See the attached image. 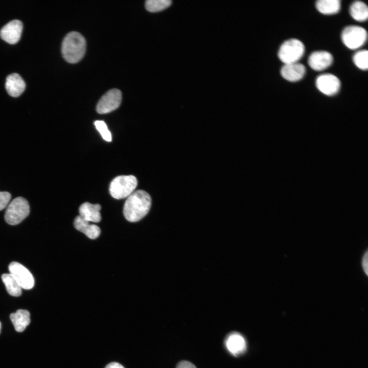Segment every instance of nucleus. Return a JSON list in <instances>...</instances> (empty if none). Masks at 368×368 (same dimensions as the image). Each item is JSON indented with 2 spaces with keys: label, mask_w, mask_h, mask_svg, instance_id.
Masks as SVG:
<instances>
[{
  "label": "nucleus",
  "mask_w": 368,
  "mask_h": 368,
  "mask_svg": "<svg viewBox=\"0 0 368 368\" xmlns=\"http://www.w3.org/2000/svg\"><path fill=\"white\" fill-rule=\"evenodd\" d=\"M29 213L28 201L22 197H18L8 205L5 214V220L10 225H16L25 219Z\"/></svg>",
  "instance_id": "39448f33"
},
{
  "label": "nucleus",
  "mask_w": 368,
  "mask_h": 368,
  "mask_svg": "<svg viewBox=\"0 0 368 368\" xmlns=\"http://www.w3.org/2000/svg\"><path fill=\"white\" fill-rule=\"evenodd\" d=\"M11 198V194L8 192H0V211L5 209L8 204Z\"/></svg>",
  "instance_id": "b1692460"
},
{
  "label": "nucleus",
  "mask_w": 368,
  "mask_h": 368,
  "mask_svg": "<svg viewBox=\"0 0 368 368\" xmlns=\"http://www.w3.org/2000/svg\"><path fill=\"white\" fill-rule=\"evenodd\" d=\"M105 368H124V367L118 362H113L108 364Z\"/></svg>",
  "instance_id": "bb28decb"
},
{
  "label": "nucleus",
  "mask_w": 368,
  "mask_h": 368,
  "mask_svg": "<svg viewBox=\"0 0 368 368\" xmlns=\"http://www.w3.org/2000/svg\"><path fill=\"white\" fill-rule=\"evenodd\" d=\"M176 368H196V367L189 361H182L178 363Z\"/></svg>",
  "instance_id": "a878e982"
},
{
  "label": "nucleus",
  "mask_w": 368,
  "mask_h": 368,
  "mask_svg": "<svg viewBox=\"0 0 368 368\" xmlns=\"http://www.w3.org/2000/svg\"><path fill=\"white\" fill-rule=\"evenodd\" d=\"M306 73L304 65L295 62L285 64L281 70V76L286 80L296 82L302 79Z\"/></svg>",
  "instance_id": "f8f14e48"
},
{
  "label": "nucleus",
  "mask_w": 368,
  "mask_h": 368,
  "mask_svg": "<svg viewBox=\"0 0 368 368\" xmlns=\"http://www.w3.org/2000/svg\"><path fill=\"white\" fill-rule=\"evenodd\" d=\"M10 273L17 282L21 288L29 290L34 285V279L30 271L17 262H11L8 267Z\"/></svg>",
  "instance_id": "6e6552de"
},
{
  "label": "nucleus",
  "mask_w": 368,
  "mask_h": 368,
  "mask_svg": "<svg viewBox=\"0 0 368 368\" xmlns=\"http://www.w3.org/2000/svg\"><path fill=\"white\" fill-rule=\"evenodd\" d=\"M121 101V91L116 88L110 89L99 101L96 106L97 112L100 114L109 113L119 107Z\"/></svg>",
  "instance_id": "0eeeda50"
},
{
  "label": "nucleus",
  "mask_w": 368,
  "mask_h": 368,
  "mask_svg": "<svg viewBox=\"0 0 368 368\" xmlns=\"http://www.w3.org/2000/svg\"><path fill=\"white\" fill-rule=\"evenodd\" d=\"M30 314L27 310L19 309L10 315V318L14 325L15 330L18 332H22L30 323Z\"/></svg>",
  "instance_id": "f3484780"
},
{
  "label": "nucleus",
  "mask_w": 368,
  "mask_h": 368,
  "mask_svg": "<svg viewBox=\"0 0 368 368\" xmlns=\"http://www.w3.org/2000/svg\"><path fill=\"white\" fill-rule=\"evenodd\" d=\"M89 222L79 215L75 218L74 225L77 230L85 234L90 239H96L100 234V229L97 225L89 224Z\"/></svg>",
  "instance_id": "2eb2a0df"
},
{
  "label": "nucleus",
  "mask_w": 368,
  "mask_h": 368,
  "mask_svg": "<svg viewBox=\"0 0 368 368\" xmlns=\"http://www.w3.org/2000/svg\"><path fill=\"white\" fill-rule=\"evenodd\" d=\"M137 185L136 178L133 175H120L111 182L109 192L112 197L121 199L128 197L132 193Z\"/></svg>",
  "instance_id": "7ed1b4c3"
},
{
  "label": "nucleus",
  "mask_w": 368,
  "mask_h": 368,
  "mask_svg": "<svg viewBox=\"0 0 368 368\" xmlns=\"http://www.w3.org/2000/svg\"><path fill=\"white\" fill-rule=\"evenodd\" d=\"M171 3V0H147L145 2V8L151 12H158L168 7Z\"/></svg>",
  "instance_id": "412c9836"
},
{
  "label": "nucleus",
  "mask_w": 368,
  "mask_h": 368,
  "mask_svg": "<svg viewBox=\"0 0 368 368\" xmlns=\"http://www.w3.org/2000/svg\"><path fill=\"white\" fill-rule=\"evenodd\" d=\"M225 343L228 350L235 356L242 354L246 350V342L244 338L237 333L229 335L226 339Z\"/></svg>",
  "instance_id": "dca6fc26"
},
{
  "label": "nucleus",
  "mask_w": 368,
  "mask_h": 368,
  "mask_svg": "<svg viewBox=\"0 0 368 368\" xmlns=\"http://www.w3.org/2000/svg\"><path fill=\"white\" fill-rule=\"evenodd\" d=\"M333 61V57L330 53L326 51H317L310 55L308 63L313 70L321 71L329 67Z\"/></svg>",
  "instance_id": "9b49d317"
},
{
  "label": "nucleus",
  "mask_w": 368,
  "mask_h": 368,
  "mask_svg": "<svg viewBox=\"0 0 368 368\" xmlns=\"http://www.w3.org/2000/svg\"><path fill=\"white\" fill-rule=\"evenodd\" d=\"M1 323L0 322V333H1Z\"/></svg>",
  "instance_id": "cd10ccee"
},
{
  "label": "nucleus",
  "mask_w": 368,
  "mask_h": 368,
  "mask_svg": "<svg viewBox=\"0 0 368 368\" xmlns=\"http://www.w3.org/2000/svg\"><path fill=\"white\" fill-rule=\"evenodd\" d=\"M85 51V39L79 32H71L63 39L61 52L63 57L67 62H78L83 57Z\"/></svg>",
  "instance_id": "f03ea898"
},
{
  "label": "nucleus",
  "mask_w": 368,
  "mask_h": 368,
  "mask_svg": "<svg viewBox=\"0 0 368 368\" xmlns=\"http://www.w3.org/2000/svg\"><path fill=\"white\" fill-rule=\"evenodd\" d=\"M305 46L300 40L292 38L285 41L280 46L278 57L285 64L297 62L305 52Z\"/></svg>",
  "instance_id": "20e7f679"
},
{
  "label": "nucleus",
  "mask_w": 368,
  "mask_h": 368,
  "mask_svg": "<svg viewBox=\"0 0 368 368\" xmlns=\"http://www.w3.org/2000/svg\"><path fill=\"white\" fill-rule=\"evenodd\" d=\"M367 36V32L365 29L355 25L346 27L341 34L343 43L351 50H355L362 46L366 41Z\"/></svg>",
  "instance_id": "423d86ee"
},
{
  "label": "nucleus",
  "mask_w": 368,
  "mask_h": 368,
  "mask_svg": "<svg viewBox=\"0 0 368 368\" xmlns=\"http://www.w3.org/2000/svg\"><path fill=\"white\" fill-rule=\"evenodd\" d=\"M315 85L321 93L332 96L339 91L341 83L336 76L327 73L318 76L316 79Z\"/></svg>",
  "instance_id": "1a4fd4ad"
},
{
  "label": "nucleus",
  "mask_w": 368,
  "mask_h": 368,
  "mask_svg": "<svg viewBox=\"0 0 368 368\" xmlns=\"http://www.w3.org/2000/svg\"><path fill=\"white\" fill-rule=\"evenodd\" d=\"M353 61L355 65L359 69L366 70L368 68L367 51L362 50L355 53L353 57Z\"/></svg>",
  "instance_id": "4be33fe9"
},
{
  "label": "nucleus",
  "mask_w": 368,
  "mask_h": 368,
  "mask_svg": "<svg viewBox=\"0 0 368 368\" xmlns=\"http://www.w3.org/2000/svg\"><path fill=\"white\" fill-rule=\"evenodd\" d=\"M94 124L103 139L107 142H111V134L106 123L103 121L98 120L96 121Z\"/></svg>",
  "instance_id": "5701e85b"
},
{
  "label": "nucleus",
  "mask_w": 368,
  "mask_h": 368,
  "mask_svg": "<svg viewBox=\"0 0 368 368\" xmlns=\"http://www.w3.org/2000/svg\"><path fill=\"white\" fill-rule=\"evenodd\" d=\"M5 88L9 95L17 97L24 91L26 83L19 74L13 73L7 77Z\"/></svg>",
  "instance_id": "ddd939ff"
},
{
  "label": "nucleus",
  "mask_w": 368,
  "mask_h": 368,
  "mask_svg": "<svg viewBox=\"0 0 368 368\" xmlns=\"http://www.w3.org/2000/svg\"><path fill=\"white\" fill-rule=\"evenodd\" d=\"M151 205V199L147 192L141 190L133 192L124 203V217L128 221L137 222L148 214Z\"/></svg>",
  "instance_id": "f257e3e1"
},
{
  "label": "nucleus",
  "mask_w": 368,
  "mask_h": 368,
  "mask_svg": "<svg viewBox=\"0 0 368 368\" xmlns=\"http://www.w3.org/2000/svg\"><path fill=\"white\" fill-rule=\"evenodd\" d=\"M317 10L322 14L331 15L337 13L340 9L339 0H318L315 4Z\"/></svg>",
  "instance_id": "a211bd4d"
},
{
  "label": "nucleus",
  "mask_w": 368,
  "mask_h": 368,
  "mask_svg": "<svg viewBox=\"0 0 368 368\" xmlns=\"http://www.w3.org/2000/svg\"><path fill=\"white\" fill-rule=\"evenodd\" d=\"M101 206L99 204H93L89 202L82 204L79 209L80 216L88 222H99L101 219L100 213Z\"/></svg>",
  "instance_id": "4468645a"
},
{
  "label": "nucleus",
  "mask_w": 368,
  "mask_h": 368,
  "mask_svg": "<svg viewBox=\"0 0 368 368\" xmlns=\"http://www.w3.org/2000/svg\"><path fill=\"white\" fill-rule=\"evenodd\" d=\"M23 25L17 19L11 20L6 24L0 31L1 38L10 44H15L20 38Z\"/></svg>",
  "instance_id": "9d476101"
},
{
  "label": "nucleus",
  "mask_w": 368,
  "mask_h": 368,
  "mask_svg": "<svg viewBox=\"0 0 368 368\" xmlns=\"http://www.w3.org/2000/svg\"><path fill=\"white\" fill-rule=\"evenodd\" d=\"M368 252L367 250H366V251L364 252V254L363 255V256L362 257L361 260V265L362 267L363 268V270L365 273V274L367 275V271H368V264H367V259H368Z\"/></svg>",
  "instance_id": "393cba45"
},
{
  "label": "nucleus",
  "mask_w": 368,
  "mask_h": 368,
  "mask_svg": "<svg viewBox=\"0 0 368 368\" xmlns=\"http://www.w3.org/2000/svg\"><path fill=\"white\" fill-rule=\"evenodd\" d=\"M352 17L358 21H364L367 19L368 8L366 5L361 1H355L350 7Z\"/></svg>",
  "instance_id": "6ab92c4d"
},
{
  "label": "nucleus",
  "mask_w": 368,
  "mask_h": 368,
  "mask_svg": "<svg viewBox=\"0 0 368 368\" xmlns=\"http://www.w3.org/2000/svg\"><path fill=\"white\" fill-rule=\"evenodd\" d=\"M2 279L10 295L13 296H19L21 294V287L10 273L3 274Z\"/></svg>",
  "instance_id": "aec40b11"
}]
</instances>
